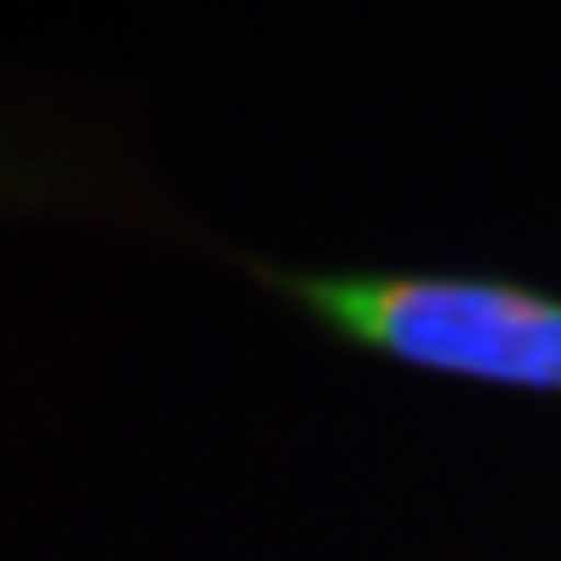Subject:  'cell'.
<instances>
[{"mask_svg":"<svg viewBox=\"0 0 561 561\" xmlns=\"http://www.w3.org/2000/svg\"><path fill=\"white\" fill-rule=\"evenodd\" d=\"M339 339L419 373L561 396V298L476 275H270Z\"/></svg>","mask_w":561,"mask_h":561,"instance_id":"6da1fadb","label":"cell"}]
</instances>
